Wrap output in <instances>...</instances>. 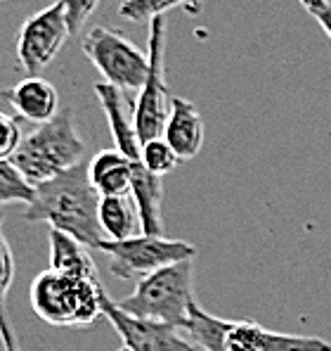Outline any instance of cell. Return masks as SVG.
Instances as JSON below:
<instances>
[{
	"label": "cell",
	"mask_w": 331,
	"mask_h": 351,
	"mask_svg": "<svg viewBox=\"0 0 331 351\" xmlns=\"http://www.w3.org/2000/svg\"><path fill=\"white\" fill-rule=\"evenodd\" d=\"M100 193L92 188L88 164L83 162L57 178L38 185L34 202L24 211V221L29 223H50L53 230L66 233L85 245L88 250H100L105 233L100 228L97 209Z\"/></svg>",
	"instance_id": "obj_1"
},
{
	"label": "cell",
	"mask_w": 331,
	"mask_h": 351,
	"mask_svg": "<svg viewBox=\"0 0 331 351\" xmlns=\"http://www.w3.org/2000/svg\"><path fill=\"white\" fill-rule=\"evenodd\" d=\"M83 157H85V143L76 131L74 112L69 107H62L53 121L40 123L29 136H24L10 159L24 178L34 188H38L83 164Z\"/></svg>",
	"instance_id": "obj_2"
},
{
	"label": "cell",
	"mask_w": 331,
	"mask_h": 351,
	"mask_svg": "<svg viewBox=\"0 0 331 351\" xmlns=\"http://www.w3.org/2000/svg\"><path fill=\"white\" fill-rule=\"evenodd\" d=\"M100 280L66 276L59 271L38 273L31 282V306L40 321L55 328H83L102 316Z\"/></svg>",
	"instance_id": "obj_3"
},
{
	"label": "cell",
	"mask_w": 331,
	"mask_h": 351,
	"mask_svg": "<svg viewBox=\"0 0 331 351\" xmlns=\"http://www.w3.org/2000/svg\"><path fill=\"white\" fill-rule=\"evenodd\" d=\"M126 313L185 330L194 299V259L180 261L140 280L128 297L116 302Z\"/></svg>",
	"instance_id": "obj_4"
},
{
	"label": "cell",
	"mask_w": 331,
	"mask_h": 351,
	"mask_svg": "<svg viewBox=\"0 0 331 351\" xmlns=\"http://www.w3.org/2000/svg\"><path fill=\"white\" fill-rule=\"evenodd\" d=\"M83 53L102 74L105 84L118 90L140 93L149 71V55L116 29L95 27L83 36Z\"/></svg>",
	"instance_id": "obj_5"
},
{
	"label": "cell",
	"mask_w": 331,
	"mask_h": 351,
	"mask_svg": "<svg viewBox=\"0 0 331 351\" xmlns=\"http://www.w3.org/2000/svg\"><path fill=\"white\" fill-rule=\"evenodd\" d=\"M97 252L107 254L109 271L114 276L121 280L135 282V285L152 273L161 271L166 266H173V263L189 261L196 254L194 245H189V242L157 235H135L121 242L105 240Z\"/></svg>",
	"instance_id": "obj_6"
},
{
	"label": "cell",
	"mask_w": 331,
	"mask_h": 351,
	"mask_svg": "<svg viewBox=\"0 0 331 351\" xmlns=\"http://www.w3.org/2000/svg\"><path fill=\"white\" fill-rule=\"evenodd\" d=\"M149 71L144 79L142 90L137 93L133 107V126L140 143H149L154 138H163L166 123L170 114L173 95L166 84V19L157 17L149 22Z\"/></svg>",
	"instance_id": "obj_7"
},
{
	"label": "cell",
	"mask_w": 331,
	"mask_h": 351,
	"mask_svg": "<svg viewBox=\"0 0 331 351\" xmlns=\"http://www.w3.org/2000/svg\"><path fill=\"white\" fill-rule=\"evenodd\" d=\"M71 36L66 24L64 5L55 0L45 10L36 12L27 19L17 36V60L29 76H40L45 66H50L59 50L64 48L66 38Z\"/></svg>",
	"instance_id": "obj_8"
},
{
	"label": "cell",
	"mask_w": 331,
	"mask_h": 351,
	"mask_svg": "<svg viewBox=\"0 0 331 351\" xmlns=\"http://www.w3.org/2000/svg\"><path fill=\"white\" fill-rule=\"evenodd\" d=\"M102 316L111 323L128 351H196L194 344L178 332V328L131 316L114 302L107 290H102Z\"/></svg>",
	"instance_id": "obj_9"
},
{
	"label": "cell",
	"mask_w": 331,
	"mask_h": 351,
	"mask_svg": "<svg viewBox=\"0 0 331 351\" xmlns=\"http://www.w3.org/2000/svg\"><path fill=\"white\" fill-rule=\"evenodd\" d=\"M220 351H331V344L319 337L275 332L253 321H230Z\"/></svg>",
	"instance_id": "obj_10"
},
{
	"label": "cell",
	"mask_w": 331,
	"mask_h": 351,
	"mask_svg": "<svg viewBox=\"0 0 331 351\" xmlns=\"http://www.w3.org/2000/svg\"><path fill=\"white\" fill-rule=\"evenodd\" d=\"M0 97L10 102L22 119L34 123H48L59 114V93L43 76H27L19 84L0 90Z\"/></svg>",
	"instance_id": "obj_11"
},
{
	"label": "cell",
	"mask_w": 331,
	"mask_h": 351,
	"mask_svg": "<svg viewBox=\"0 0 331 351\" xmlns=\"http://www.w3.org/2000/svg\"><path fill=\"white\" fill-rule=\"evenodd\" d=\"M163 138L168 145L175 149L180 162H189L204 147V121H201L199 110L185 97H173L170 102V114L168 123H166Z\"/></svg>",
	"instance_id": "obj_12"
},
{
	"label": "cell",
	"mask_w": 331,
	"mask_h": 351,
	"mask_svg": "<svg viewBox=\"0 0 331 351\" xmlns=\"http://www.w3.org/2000/svg\"><path fill=\"white\" fill-rule=\"evenodd\" d=\"M95 97L107 117V123H109V131H111L114 143H116V149L126 154L128 159H133V162H140L142 143H140L135 126H133V114H128L123 93L118 90V88L102 81V84H95Z\"/></svg>",
	"instance_id": "obj_13"
},
{
	"label": "cell",
	"mask_w": 331,
	"mask_h": 351,
	"mask_svg": "<svg viewBox=\"0 0 331 351\" xmlns=\"http://www.w3.org/2000/svg\"><path fill=\"white\" fill-rule=\"evenodd\" d=\"M133 159H128L123 152L102 149L88 164L92 188L100 193V197H126L133 195Z\"/></svg>",
	"instance_id": "obj_14"
},
{
	"label": "cell",
	"mask_w": 331,
	"mask_h": 351,
	"mask_svg": "<svg viewBox=\"0 0 331 351\" xmlns=\"http://www.w3.org/2000/svg\"><path fill=\"white\" fill-rule=\"evenodd\" d=\"M133 199L137 204L140 214V230L142 235H157L163 237V180L161 176L149 173L142 167V162L133 164Z\"/></svg>",
	"instance_id": "obj_15"
},
{
	"label": "cell",
	"mask_w": 331,
	"mask_h": 351,
	"mask_svg": "<svg viewBox=\"0 0 331 351\" xmlns=\"http://www.w3.org/2000/svg\"><path fill=\"white\" fill-rule=\"evenodd\" d=\"M50 268L66 273V276L97 280V268L88 247L81 245L76 237L59 233V230H50Z\"/></svg>",
	"instance_id": "obj_16"
},
{
	"label": "cell",
	"mask_w": 331,
	"mask_h": 351,
	"mask_svg": "<svg viewBox=\"0 0 331 351\" xmlns=\"http://www.w3.org/2000/svg\"><path fill=\"white\" fill-rule=\"evenodd\" d=\"M97 219H100V228L105 233V240L121 242L135 237V228L140 226L137 204L133 195L126 197H102L100 209H97Z\"/></svg>",
	"instance_id": "obj_17"
},
{
	"label": "cell",
	"mask_w": 331,
	"mask_h": 351,
	"mask_svg": "<svg viewBox=\"0 0 331 351\" xmlns=\"http://www.w3.org/2000/svg\"><path fill=\"white\" fill-rule=\"evenodd\" d=\"M12 278H14V256L12 250H10L8 237H5L3 214H0V344H3V351H22L8 311V292L10 285H12Z\"/></svg>",
	"instance_id": "obj_18"
},
{
	"label": "cell",
	"mask_w": 331,
	"mask_h": 351,
	"mask_svg": "<svg viewBox=\"0 0 331 351\" xmlns=\"http://www.w3.org/2000/svg\"><path fill=\"white\" fill-rule=\"evenodd\" d=\"M36 188L22 176L12 159H0V206L5 204H31Z\"/></svg>",
	"instance_id": "obj_19"
},
{
	"label": "cell",
	"mask_w": 331,
	"mask_h": 351,
	"mask_svg": "<svg viewBox=\"0 0 331 351\" xmlns=\"http://www.w3.org/2000/svg\"><path fill=\"white\" fill-rule=\"evenodd\" d=\"M140 162H142V167L147 169L149 173L161 176L163 178L166 173H170L175 167H178L180 159H178V154H175V149L168 145L166 138H154V141H149L142 145Z\"/></svg>",
	"instance_id": "obj_20"
},
{
	"label": "cell",
	"mask_w": 331,
	"mask_h": 351,
	"mask_svg": "<svg viewBox=\"0 0 331 351\" xmlns=\"http://www.w3.org/2000/svg\"><path fill=\"white\" fill-rule=\"evenodd\" d=\"M189 0H123L118 14L128 22H152Z\"/></svg>",
	"instance_id": "obj_21"
},
{
	"label": "cell",
	"mask_w": 331,
	"mask_h": 351,
	"mask_svg": "<svg viewBox=\"0 0 331 351\" xmlns=\"http://www.w3.org/2000/svg\"><path fill=\"white\" fill-rule=\"evenodd\" d=\"M66 14V24H69L71 36H79L81 29L85 27V22L90 19V14L97 10L100 0H62Z\"/></svg>",
	"instance_id": "obj_22"
},
{
	"label": "cell",
	"mask_w": 331,
	"mask_h": 351,
	"mask_svg": "<svg viewBox=\"0 0 331 351\" xmlns=\"http://www.w3.org/2000/svg\"><path fill=\"white\" fill-rule=\"evenodd\" d=\"M19 143H22V133H19L17 119L0 112V159L12 157Z\"/></svg>",
	"instance_id": "obj_23"
},
{
	"label": "cell",
	"mask_w": 331,
	"mask_h": 351,
	"mask_svg": "<svg viewBox=\"0 0 331 351\" xmlns=\"http://www.w3.org/2000/svg\"><path fill=\"white\" fill-rule=\"evenodd\" d=\"M315 19H317V24L322 27V31L329 36V40H331V3L322 10V12L315 14Z\"/></svg>",
	"instance_id": "obj_24"
},
{
	"label": "cell",
	"mask_w": 331,
	"mask_h": 351,
	"mask_svg": "<svg viewBox=\"0 0 331 351\" xmlns=\"http://www.w3.org/2000/svg\"><path fill=\"white\" fill-rule=\"evenodd\" d=\"M301 5H303V8L308 10V12L315 17V14H317V12H322V10L327 8V5H329V0H301Z\"/></svg>",
	"instance_id": "obj_25"
},
{
	"label": "cell",
	"mask_w": 331,
	"mask_h": 351,
	"mask_svg": "<svg viewBox=\"0 0 331 351\" xmlns=\"http://www.w3.org/2000/svg\"><path fill=\"white\" fill-rule=\"evenodd\" d=\"M118 351H128V349H126V347H123V349H118Z\"/></svg>",
	"instance_id": "obj_26"
},
{
	"label": "cell",
	"mask_w": 331,
	"mask_h": 351,
	"mask_svg": "<svg viewBox=\"0 0 331 351\" xmlns=\"http://www.w3.org/2000/svg\"><path fill=\"white\" fill-rule=\"evenodd\" d=\"M0 3H8V0H0Z\"/></svg>",
	"instance_id": "obj_27"
}]
</instances>
